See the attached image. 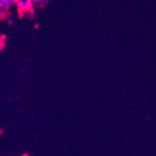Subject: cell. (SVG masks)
<instances>
[{
  "label": "cell",
  "mask_w": 156,
  "mask_h": 156,
  "mask_svg": "<svg viewBox=\"0 0 156 156\" xmlns=\"http://www.w3.org/2000/svg\"><path fill=\"white\" fill-rule=\"evenodd\" d=\"M15 5L20 15H26L27 12L33 10L34 1L33 0H16Z\"/></svg>",
  "instance_id": "6da1fadb"
},
{
  "label": "cell",
  "mask_w": 156,
  "mask_h": 156,
  "mask_svg": "<svg viewBox=\"0 0 156 156\" xmlns=\"http://www.w3.org/2000/svg\"><path fill=\"white\" fill-rule=\"evenodd\" d=\"M15 2L16 0H0V10L7 11Z\"/></svg>",
  "instance_id": "7a4b0ae2"
},
{
  "label": "cell",
  "mask_w": 156,
  "mask_h": 156,
  "mask_svg": "<svg viewBox=\"0 0 156 156\" xmlns=\"http://www.w3.org/2000/svg\"><path fill=\"white\" fill-rule=\"evenodd\" d=\"M33 1H34V3L38 6H42L48 3V0H33Z\"/></svg>",
  "instance_id": "3957f363"
},
{
  "label": "cell",
  "mask_w": 156,
  "mask_h": 156,
  "mask_svg": "<svg viewBox=\"0 0 156 156\" xmlns=\"http://www.w3.org/2000/svg\"><path fill=\"white\" fill-rule=\"evenodd\" d=\"M5 43V36L0 34V49L4 46Z\"/></svg>",
  "instance_id": "277c9868"
},
{
  "label": "cell",
  "mask_w": 156,
  "mask_h": 156,
  "mask_svg": "<svg viewBox=\"0 0 156 156\" xmlns=\"http://www.w3.org/2000/svg\"><path fill=\"white\" fill-rule=\"evenodd\" d=\"M27 16V18H28L29 20H33L34 19V10L32 11H30L29 12H27V14H26Z\"/></svg>",
  "instance_id": "5b68a950"
}]
</instances>
